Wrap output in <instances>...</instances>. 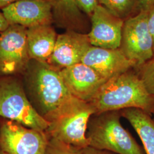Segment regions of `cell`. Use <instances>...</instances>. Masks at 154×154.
<instances>
[{
  "label": "cell",
  "mask_w": 154,
  "mask_h": 154,
  "mask_svg": "<svg viewBox=\"0 0 154 154\" xmlns=\"http://www.w3.org/2000/svg\"><path fill=\"white\" fill-rule=\"evenodd\" d=\"M153 116H154V117H153V119H154V115H153Z\"/></svg>",
  "instance_id": "27"
},
{
  "label": "cell",
  "mask_w": 154,
  "mask_h": 154,
  "mask_svg": "<svg viewBox=\"0 0 154 154\" xmlns=\"http://www.w3.org/2000/svg\"><path fill=\"white\" fill-rule=\"evenodd\" d=\"M0 116L39 131H46L49 127L33 107L17 76L0 77Z\"/></svg>",
  "instance_id": "5"
},
{
  "label": "cell",
  "mask_w": 154,
  "mask_h": 154,
  "mask_svg": "<svg viewBox=\"0 0 154 154\" xmlns=\"http://www.w3.org/2000/svg\"><path fill=\"white\" fill-rule=\"evenodd\" d=\"M83 149L50 137L44 154H82Z\"/></svg>",
  "instance_id": "18"
},
{
  "label": "cell",
  "mask_w": 154,
  "mask_h": 154,
  "mask_svg": "<svg viewBox=\"0 0 154 154\" xmlns=\"http://www.w3.org/2000/svg\"><path fill=\"white\" fill-rule=\"evenodd\" d=\"M95 113L90 102L72 97L46 119L49 122L46 132L50 137L84 149L88 146V121Z\"/></svg>",
  "instance_id": "4"
},
{
  "label": "cell",
  "mask_w": 154,
  "mask_h": 154,
  "mask_svg": "<svg viewBox=\"0 0 154 154\" xmlns=\"http://www.w3.org/2000/svg\"><path fill=\"white\" fill-rule=\"evenodd\" d=\"M0 154H8L6 153L5 152H4V151H2L1 149H0Z\"/></svg>",
  "instance_id": "26"
},
{
  "label": "cell",
  "mask_w": 154,
  "mask_h": 154,
  "mask_svg": "<svg viewBox=\"0 0 154 154\" xmlns=\"http://www.w3.org/2000/svg\"><path fill=\"white\" fill-rule=\"evenodd\" d=\"M122 117L129 122L143 143L146 154H154V121L152 116L136 108L120 110Z\"/></svg>",
  "instance_id": "16"
},
{
  "label": "cell",
  "mask_w": 154,
  "mask_h": 154,
  "mask_svg": "<svg viewBox=\"0 0 154 154\" xmlns=\"http://www.w3.org/2000/svg\"><path fill=\"white\" fill-rule=\"evenodd\" d=\"M61 76L72 97L89 102L107 80L82 62L60 70Z\"/></svg>",
  "instance_id": "12"
},
{
  "label": "cell",
  "mask_w": 154,
  "mask_h": 154,
  "mask_svg": "<svg viewBox=\"0 0 154 154\" xmlns=\"http://www.w3.org/2000/svg\"><path fill=\"white\" fill-rule=\"evenodd\" d=\"M147 24L149 33L153 39L154 50V6L147 11Z\"/></svg>",
  "instance_id": "21"
},
{
  "label": "cell",
  "mask_w": 154,
  "mask_h": 154,
  "mask_svg": "<svg viewBox=\"0 0 154 154\" xmlns=\"http://www.w3.org/2000/svg\"><path fill=\"white\" fill-rule=\"evenodd\" d=\"M17 1H19V0H0V9H2L3 8L9 5L14 2H16ZM43 1H49V2L51 1V0H43Z\"/></svg>",
  "instance_id": "25"
},
{
  "label": "cell",
  "mask_w": 154,
  "mask_h": 154,
  "mask_svg": "<svg viewBox=\"0 0 154 154\" xmlns=\"http://www.w3.org/2000/svg\"><path fill=\"white\" fill-rule=\"evenodd\" d=\"M57 36L51 25L28 28L26 41L30 60L48 63L54 49Z\"/></svg>",
  "instance_id": "14"
},
{
  "label": "cell",
  "mask_w": 154,
  "mask_h": 154,
  "mask_svg": "<svg viewBox=\"0 0 154 154\" xmlns=\"http://www.w3.org/2000/svg\"><path fill=\"white\" fill-rule=\"evenodd\" d=\"M75 2L79 10L89 17L99 5L98 0H75Z\"/></svg>",
  "instance_id": "20"
},
{
  "label": "cell",
  "mask_w": 154,
  "mask_h": 154,
  "mask_svg": "<svg viewBox=\"0 0 154 154\" xmlns=\"http://www.w3.org/2000/svg\"><path fill=\"white\" fill-rule=\"evenodd\" d=\"M140 11H149L154 6V0H137Z\"/></svg>",
  "instance_id": "23"
},
{
  "label": "cell",
  "mask_w": 154,
  "mask_h": 154,
  "mask_svg": "<svg viewBox=\"0 0 154 154\" xmlns=\"http://www.w3.org/2000/svg\"><path fill=\"white\" fill-rule=\"evenodd\" d=\"M89 102L95 114L136 108L154 114V97L134 68L107 80Z\"/></svg>",
  "instance_id": "1"
},
{
  "label": "cell",
  "mask_w": 154,
  "mask_h": 154,
  "mask_svg": "<svg viewBox=\"0 0 154 154\" xmlns=\"http://www.w3.org/2000/svg\"><path fill=\"white\" fill-rule=\"evenodd\" d=\"M54 23L66 30L83 33L87 28V21L79 10L75 0H51Z\"/></svg>",
  "instance_id": "15"
},
{
  "label": "cell",
  "mask_w": 154,
  "mask_h": 154,
  "mask_svg": "<svg viewBox=\"0 0 154 154\" xmlns=\"http://www.w3.org/2000/svg\"><path fill=\"white\" fill-rule=\"evenodd\" d=\"M91 46L88 33L66 30L58 34L54 49L48 63L61 70L81 62Z\"/></svg>",
  "instance_id": "11"
},
{
  "label": "cell",
  "mask_w": 154,
  "mask_h": 154,
  "mask_svg": "<svg viewBox=\"0 0 154 154\" xmlns=\"http://www.w3.org/2000/svg\"><path fill=\"white\" fill-rule=\"evenodd\" d=\"M91 67L107 81L136 67L121 49H108L91 46L82 62Z\"/></svg>",
  "instance_id": "13"
},
{
  "label": "cell",
  "mask_w": 154,
  "mask_h": 154,
  "mask_svg": "<svg viewBox=\"0 0 154 154\" xmlns=\"http://www.w3.org/2000/svg\"><path fill=\"white\" fill-rule=\"evenodd\" d=\"M119 49L136 64V67L154 57V42L148 28L147 11H140L125 21Z\"/></svg>",
  "instance_id": "6"
},
{
  "label": "cell",
  "mask_w": 154,
  "mask_h": 154,
  "mask_svg": "<svg viewBox=\"0 0 154 154\" xmlns=\"http://www.w3.org/2000/svg\"><path fill=\"white\" fill-rule=\"evenodd\" d=\"M9 25L2 11H0V34L6 30Z\"/></svg>",
  "instance_id": "24"
},
{
  "label": "cell",
  "mask_w": 154,
  "mask_h": 154,
  "mask_svg": "<svg viewBox=\"0 0 154 154\" xmlns=\"http://www.w3.org/2000/svg\"><path fill=\"white\" fill-rule=\"evenodd\" d=\"M26 28L9 25L0 34V77L23 75L30 61Z\"/></svg>",
  "instance_id": "8"
},
{
  "label": "cell",
  "mask_w": 154,
  "mask_h": 154,
  "mask_svg": "<svg viewBox=\"0 0 154 154\" xmlns=\"http://www.w3.org/2000/svg\"><path fill=\"white\" fill-rule=\"evenodd\" d=\"M99 4L124 21L140 11L137 0H98Z\"/></svg>",
  "instance_id": "17"
},
{
  "label": "cell",
  "mask_w": 154,
  "mask_h": 154,
  "mask_svg": "<svg viewBox=\"0 0 154 154\" xmlns=\"http://www.w3.org/2000/svg\"><path fill=\"white\" fill-rule=\"evenodd\" d=\"M22 76L28 99L46 120L72 97L63 81L60 70L47 62L30 60Z\"/></svg>",
  "instance_id": "2"
},
{
  "label": "cell",
  "mask_w": 154,
  "mask_h": 154,
  "mask_svg": "<svg viewBox=\"0 0 154 154\" xmlns=\"http://www.w3.org/2000/svg\"><path fill=\"white\" fill-rule=\"evenodd\" d=\"M10 25L31 28L54 22L52 6L49 1L19 0L1 9Z\"/></svg>",
  "instance_id": "10"
},
{
  "label": "cell",
  "mask_w": 154,
  "mask_h": 154,
  "mask_svg": "<svg viewBox=\"0 0 154 154\" xmlns=\"http://www.w3.org/2000/svg\"><path fill=\"white\" fill-rule=\"evenodd\" d=\"M90 18L91 26L88 34L91 46L108 49H119L125 21L100 4Z\"/></svg>",
  "instance_id": "9"
},
{
  "label": "cell",
  "mask_w": 154,
  "mask_h": 154,
  "mask_svg": "<svg viewBox=\"0 0 154 154\" xmlns=\"http://www.w3.org/2000/svg\"><path fill=\"white\" fill-rule=\"evenodd\" d=\"M120 111L94 114L88 121V146L117 154H146L131 134L122 126Z\"/></svg>",
  "instance_id": "3"
},
{
  "label": "cell",
  "mask_w": 154,
  "mask_h": 154,
  "mask_svg": "<svg viewBox=\"0 0 154 154\" xmlns=\"http://www.w3.org/2000/svg\"><path fill=\"white\" fill-rule=\"evenodd\" d=\"M149 93L154 97V57L143 65L134 68Z\"/></svg>",
  "instance_id": "19"
},
{
  "label": "cell",
  "mask_w": 154,
  "mask_h": 154,
  "mask_svg": "<svg viewBox=\"0 0 154 154\" xmlns=\"http://www.w3.org/2000/svg\"><path fill=\"white\" fill-rule=\"evenodd\" d=\"M49 137L46 131L16 122H0V149L8 154H44Z\"/></svg>",
  "instance_id": "7"
},
{
  "label": "cell",
  "mask_w": 154,
  "mask_h": 154,
  "mask_svg": "<svg viewBox=\"0 0 154 154\" xmlns=\"http://www.w3.org/2000/svg\"><path fill=\"white\" fill-rule=\"evenodd\" d=\"M82 154H117L110 151L95 149L91 146H88L83 149Z\"/></svg>",
  "instance_id": "22"
}]
</instances>
